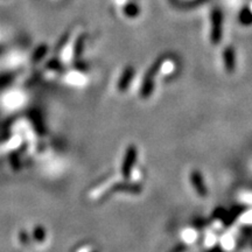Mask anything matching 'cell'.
Masks as SVG:
<instances>
[{
  "label": "cell",
  "instance_id": "cell-5",
  "mask_svg": "<svg viewBox=\"0 0 252 252\" xmlns=\"http://www.w3.org/2000/svg\"><path fill=\"white\" fill-rule=\"evenodd\" d=\"M134 75H135L134 68L131 66L126 67V68L123 70V72H121L119 78H118L117 90L119 92H125L127 89L130 88V85H131L133 78H134Z\"/></svg>",
  "mask_w": 252,
  "mask_h": 252
},
{
  "label": "cell",
  "instance_id": "cell-4",
  "mask_svg": "<svg viewBox=\"0 0 252 252\" xmlns=\"http://www.w3.org/2000/svg\"><path fill=\"white\" fill-rule=\"evenodd\" d=\"M223 66L227 74L231 75L236 71V51L233 46H228L222 51Z\"/></svg>",
  "mask_w": 252,
  "mask_h": 252
},
{
  "label": "cell",
  "instance_id": "cell-2",
  "mask_svg": "<svg viewBox=\"0 0 252 252\" xmlns=\"http://www.w3.org/2000/svg\"><path fill=\"white\" fill-rule=\"evenodd\" d=\"M222 14L219 11H214L211 14V26H210V42L211 45L217 46L222 41Z\"/></svg>",
  "mask_w": 252,
  "mask_h": 252
},
{
  "label": "cell",
  "instance_id": "cell-3",
  "mask_svg": "<svg viewBox=\"0 0 252 252\" xmlns=\"http://www.w3.org/2000/svg\"><path fill=\"white\" fill-rule=\"evenodd\" d=\"M190 185H192L193 189L198 194L200 198L205 199L208 196V188L205 185L203 175L199 169H193L189 174Z\"/></svg>",
  "mask_w": 252,
  "mask_h": 252
},
{
  "label": "cell",
  "instance_id": "cell-6",
  "mask_svg": "<svg viewBox=\"0 0 252 252\" xmlns=\"http://www.w3.org/2000/svg\"><path fill=\"white\" fill-rule=\"evenodd\" d=\"M154 78L155 75L152 74L150 70H147L143 80V83H141L140 90H139V96L143 100H147V98L152 96L153 91H154Z\"/></svg>",
  "mask_w": 252,
  "mask_h": 252
},
{
  "label": "cell",
  "instance_id": "cell-9",
  "mask_svg": "<svg viewBox=\"0 0 252 252\" xmlns=\"http://www.w3.org/2000/svg\"><path fill=\"white\" fill-rule=\"evenodd\" d=\"M240 219H242V222H244V223H252V210L245 213L244 215H242Z\"/></svg>",
  "mask_w": 252,
  "mask_h": 252
},
{
  "label": "cell",
  "instance_id": "cell-7",
  "mask_svg": "<svg viewBox=\"0 0 252 252\" xmlns=\"http://www.w3.org/2000/svg\"><path fill=\"white\" fill-rule=\"evenodd\" d=\"M182 239L186 244H193L198 239V231L192 228L186 229V230L182 231Z\"/></svg>",
  "mask_w": 252,
  "mask_h": 252
},
{
  "label": "cell",
  "instance_id": "cell-1",
  "mask_svg": "<svg viewBox=\"0 0 252 252\" xmlns=\"http://www.w3.org/2000/svg\"><path fill=\"white\" fill-rule=\"evenodd\" d=\"M138 158V150L135 145H129L124 154L123 162L120 165V174L125 180H129L130 176L132 175L133 169H134L135 164H137Z\"/></svg>",
  "mask_w": 252,
  "mask_h": 252
},
{
  "label": "cell",
  "instance_id": "cell-8",
  "mask_svg": "<svg viewBox=\"0 0 252 252\" xmlns=\"http://www.w3.org/2000/svg\"><path fill=\"white\" fill-rule=\"evenodd\" d=\"M222 244L225 249H231L235 244V240H234L233 237H230L229 235H227V236H224V238H223Z\"/></svg>",
  "mask_w": 252,
  "mask_h": 252
}]
</instances>
